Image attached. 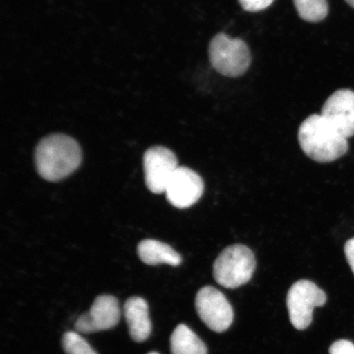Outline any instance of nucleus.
<instances>
[{"instance_id": "nucleus-5", "label": "nucleus", "mask_w": 354, "mask_h": 354, "mask_svg": "<svg viewBox=\"0 0 354 354\" xmlns=\"http://www.w3.org/2000/svg\"><path fill=\"white\" fill-rule=\"evenodd\" d=\"M326 295L313 282L301 280L288 291L286 304L290 320L295 329H307L313 321L314 308L326 303Z\"/></svg>"}, {"instance_id": "nucleus-11", "label": "nucleus", "mask_w": 354, "mask_h": 354, "mask_svg": "<svg viewBox=\"0 0 354 354\" xmlns=\"http://www.w3.org/2000/svg\"><path fill=\"white\" fill-rule=\"evenodd\" d=\"M124 316L132 339L139 343L145 342L152 330L147 302L140 297L128 299L124 306Z\"/></svg>"}, {"instance_id": "nucleus-18", "label": "nucleus", "mask_w": 354, "mask_h": 354, "mask_svg": "<svg viewBox=\"0 0 354 354\" xmlns=\"http://www.w3.org/2000/svg\"><path fill=\"white\" fill-rule=\"evenodd\" d=\"M344 254L349 267L354 274V238L349 239L344 245Z\"/></svg>"}, {"instance_id": "nucleus-20", "label": "nucleus", "mask_w": 354, "mask_h": 354, "mask_svg": "<svg viewBox=\"0 0 354 354\" xmlns=\"http://www.w3.org/2000/svg\"><path fill=\"white\" fill-rule=\"evenodd\" d=\"M148 354H159V353H156V352H151V353H148Z\"/></svg>"}, {"instance_id": "nucleus-6", "label": "nucleus", "mask_w": 354, "mask_h": 354, "mask_svg": "<svg viewBox=\"0 0 354 354\" xmlns=\"http://www.w3.org/2000/svg\"><path fill=\"white\" fill-rule=\"evenodd\" d=\"M196 312L209 328L218 333L227 330L232 324L231 304L220 290L212 286L201 288L196 298Z\"/></svg>"}, {"instance_id": "nucleus-13", "label": "nucleus", "mask_w": 354, "mask_h": 354, "mask_svg": "<svg viewBox=\"0 0 354 354\" xmlns=\"http://www.w3.org/2000/svg\"><path fill=\"white\" fill-rule=\"evenodd\" d=\"M172 354H207L205 343L187 326L180 324L171 336Z\"/></svg>"}, {"instance_id": "nucleus-12", "label": "nucleus", "mask_w": 354, "mask_h": 354, "mask_svg": "<svg viewBox=\"0 0 354 354\" xmlns=\"http://www.w3.org/2000/svg\"><path fill=\"white\" fill-rule=\"evenodd\" d=\"M137 252L140 260L150 266L168 264L177 267L183 262L181 256L174 250V248L158 241H141Z\"/></svg>"}, {"instance_id": "nucleus-1", "label": "nucleus", "mask_w": 354, "mask_h": 354, "mask_svg": "<svg viewBox=\"0 0 354 354\" xmlns=\"http://www.w3.org/2000/svg\"><path fill=\"white\" fill-rule=\"evenodd\" d=\"M82 159V149L72 137L55 134L39 141L35 152V167L43 179L55 183L77 169Z\"/></svg>"}, {"instance_id": "nucleus-16", "label": "nucleus", "mask_w": 354, "mask_h": 354, "mask_svg": "<svg viewBox=\"0 0 354 354\" xmlns=\"http://www.w3.org/2000/svg\"><path fill=\"white\" fill-rule=\"evenodd\" d=\"M274 2V0H239L243 10L257 12L266 10Z\"/></svg>"}, {"instance_id": "nucleus-3", "label": "nucleus", "mask_w": 354, "mask_h": 354, "mask_svg": "<svg viewBox=\"0 0 354 354\" xmlns=\"http://www.w3.org/2000/svg\"><path fill=\"white\" fill-rule=\"evenodd\" d=\"M256 268L255 256L250 248L233 245L221 251L214 264V277L227 289H236L251 280Z\"/></svg>"}, {"instance_id": "nucleus-7", "label": "nucleus", "mask_w": 354, "mask_h": 354, "mask_svg": "<svg viewBox=\"0 0 354 354\" xmlns=\"http://www.w3.org/2000/svg\"><path fill=\"white\" fill-rule=\"evenodd\" d=\"M178 160L171 149L154 146L144 155L146 187L154 194L165 192L168 183L178 168Z\"/></svg>"}, {"instance_id": "nucleus-4", "label": "nucleus", "mask_w": 354, "mask_h": 354, "mask_svg": "<svg viewBox=\"0 0 354 354\" xmlns=\"http://www.w3.org/2000/svg\"><path fill=\"white\" fill-rule=\"evenodd\" d=\"M209 55L212 68L227 77L242 76L251 64L250 51L246 43L224 33L212 39Z\"/></svg>"}, {"instance_id": "nucleus-19", "label": "nucleus", "mask_w": 354, "mask_h": 354, "mask_svg": "<svg viewBox=\"0 0 354 354\" xmlns=\"http://www.w3.org/2000/svg\"><path fill=\"white\" fill-rule=\"evenodd\" d=\"M345 2L354 8V0H345Z\"/></svg>"}, {"instance_id": "nucleus-10", "label": "nucleus", "mask_w": 354, "mask_h": 354, "mask_svg": "<svg viewBox=\"0 0 354 354\" xmlns=\"http://www.w3.org/2000/svg\"><path fill=\"white\" fill-rule=\"evenodd\" d=\"M322 116L345 138L354 136V92L347 88L332 94L322 109Z\"/></svg>"}, {"instance_id": "nucleus-17", "label": "nucleus", "mask_w": 354, "mask_h": 354, "mask_svg": "<svg viewBox=\"0 0 354 354\" xmlns=\"http://www.w3.org/2000/svg\"><path fill=\"white\" fill-rule=\"evenodd\" d=\"M330 354H354V344L349 340L340 339L331 344Z\"/></svg>"}, {"instance_id": "nucleus-8", "label": "nucleus", "mask_w": 354, "mask_h": 354, "mask_svg": "<svg viewBox=\"0 0 354 354\" xmlns=\"http://www.w3.org/2000/svg\"><path fill=\"white\" fill-rule=\"evenodd\" d=\"M205 190L201 176L187 167H179L168 183L165 194L168 202L177 209L192 207L201 198Z\"/></svg>"}, {"instance_id": "nucleus-2", "label": "nucleus", "mask_w": 354, "mask_h": 354, "mask_svg": "<svg viewBox=\"0 0 354 354\" xmlns=\"http://www.w3.org/2000/svg\"><path fill=\"white\" fill-rule=\"evenodd\" d=\"M298 139L304 153L317 162H334L348 150V139L322 115H311L301 123Z\"/></svg>"}, {"instance_id": "nucleus-14", "label": "nucleus", "mask_w": 354, "mask_h": 354, "mask_svg": "<svg viewBox=\"0 0 354 354\" xmlns=\"http://www.w3.org/2000/svg\"><path fill=\"white\" fill-rule=\"evenodd\" d=\"M299 17L308 22L322 21L328 15L329 7L326 0H293Z\"/></svg>"}, {"instance_id": "nucleus-15", "label": "nucleus", "mask_w": 354, "mask_h": 354, "mask_svg": "<svg viewBox=\"0 0 354 354\" xmlns=\"http://www.w3.org/2000/svg\"><path fill=\"white\" fill-rule=\"evenodd\" d=\"M62 344L66 354H98L78 332H66Z\"/></svg>"}, {"instance_id": "nucleus-9", "label": "nucleus", "mask_w": 354, "mask_h": 354, "mask_svg": "<svg viewBox=\"0 0 354 354\" xmlns=\"http://www.w3.org/2000/svg\"><path fill=\"white\" fill-rule=\"evenodd\" d=\"M120 317L118 299L112 295H100L93 303L90 311L78 318L75 328L79 334L108 330L118 324Z\"/></svg>"}]
</instances>
